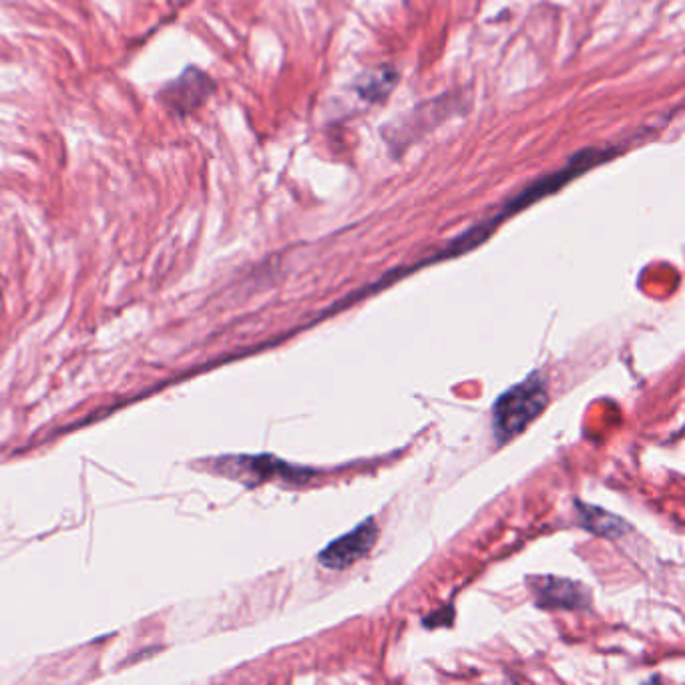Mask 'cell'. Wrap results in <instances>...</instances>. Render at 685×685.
Instances as JSON below:
<instances>
[{"label":"cell","mask_w":685,"mask_h":685,"mask_svg":"<svg viewBox=\"0 0 685 685\" xmlns=\"http://www.w3.org/2000/svg\"><path fill=\"white\" fill-rule=\"evenodd\" d=\"M217 465L231 479H240L250 486L274 481V479L292 481V483H302L304 479H308V477H304V474H308V471L297 469L294 465H288L280 458L268 457V455L219 458Z\"/></svg>","instance_id":"cell-2"},{"label":"cell","mask_w":685,"mask_h":685,"mask_svg":"<svg viewBox=\"0 0 685 685\" xmlns=\"http://www.w3.org/2000/svg\"><path fill=\"white\" fill-rule=\"evenodd\" d=\"M214 91L215 83L210 75H205L202 68L188 67L177 79L163 87L160 101L175 115L188 117L203 107Z\"/></svg>","instance_id":"cell-4"},{"label":"cell","mask_w":685,"mask_h":685,"mask_svg":"<svg viewBox=\"0 0 685 685\" xmlns=\"http://www.w3.org/2000/svg\"><path fill=\"white\" fill-rule=\"evenodd\" d=\"M579 524L585 531H592L593 535L599 537L618 538L625 535L632 527L627 521H623L618 515L605 511L601 507H593L585 503H578Z\"/></svg>","instance_id":"cell-6"},{"label":"cell","mask_w":685,"mask_h":685,"mask_svg":"<svg viewBox=\"0 0 685 685\" xmlns=\"http://www.w3.org/2000/svg\"><path fill=\"white\" fill-rule=\"evenodd\" d=\"M377 521H375V517H368L356 529H352L346 535H342L337 541H332L330 545H326L318 555V563L330 571H344L372 551L377 545Z\"/></svg>","instance_id":"cell-3"},{"label":"cell","mask_w":685,"mask_h":685,"mask_svg":"<svg viewBox=\"0 0 685 685\" xmlns=\"http://www.w3.org/2000/svg\"><path fill=\"white\" fill-rule=\"evenodd\" d=\"M549 404L547 378L541 372L529 377L505 390L493 404V434L498 446L511 443L524 429L537 420Z\"/></svg>","instance_id":"cell-1"},{"label":"cell","mask_w":685,"mask_h":685,"mask_svg":"<svg viewBox=\"0 0 685 685\" xmlns=\"http://www.w3.org/2000/svg\"><path fill=\"white\" fill-rule=\"evenodd\" d=\"M533 593L538 607L545 609H587L592 605V592L578 581L559 578H538Z\"/></svg>","instance_id":"cell-5"}]
</instances>
